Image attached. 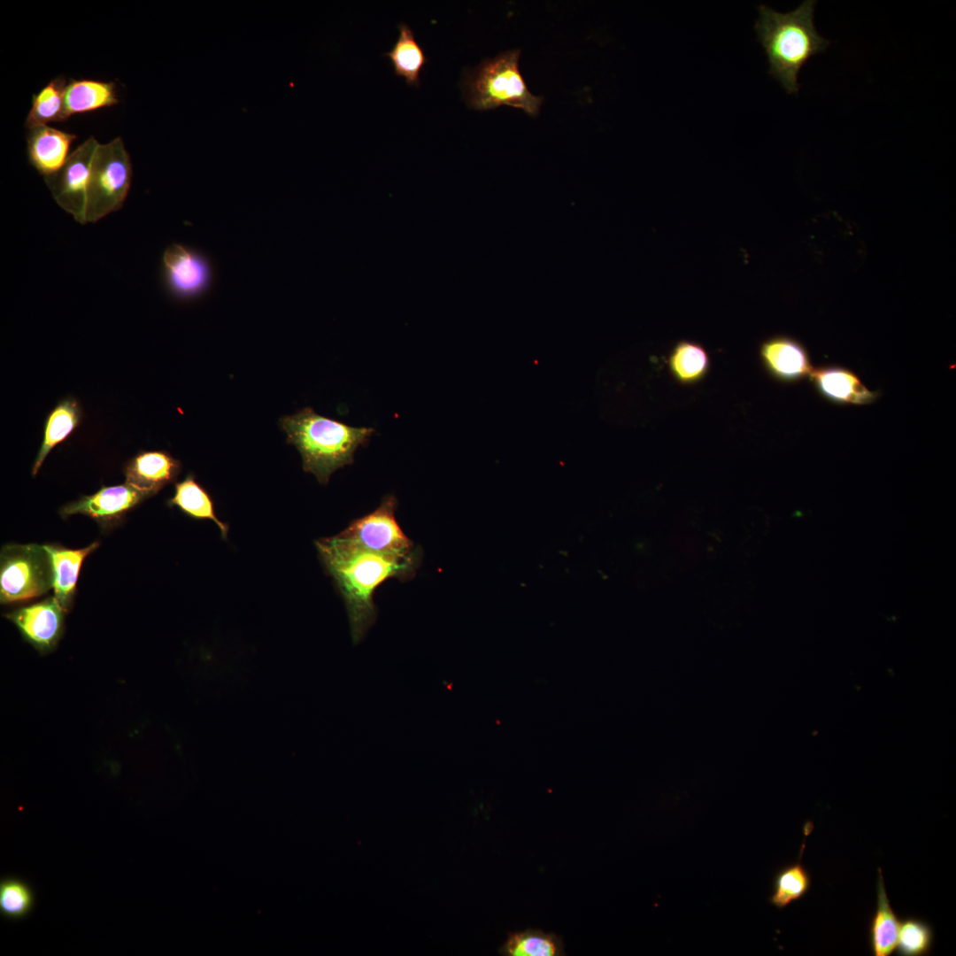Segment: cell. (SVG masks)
Listing matches in <instances>:
<instances>
[{"mask_svg":"<svg viewBox=\"0 0 956 956\" xmlns=\"http://www.w3.org/2000/svg\"><path fill=\"white\" fill-rule=\"evenodd\" d=\"M320 559L344 600L352 640L360 642L376 619L374 594L390 578L411 579L420 562V552L406 558L378 554L339 534L316 542Z\"/></svg>","mask_w":956,"mask_h":956,"instance_id":"6da1fadb","label":"cell"},{"mask_svg":"<svg viewBox=\"0 0 956 956\" xmlns=\"http://www.w3.org/2000/svg\"><path fill=\"white\" fill-rule=\"evenodd\" d=\"M816 1H804L797 9L782 13L759 6L754 28L769 63L768 73L788 94H798V75L813 57L823 52L829 41L821 36L813 24Z\"/></svg>","mask_w":956,"mask_h":956,"instance_id":"7a4b0ae2","label":"cell"},{"mask_svg":"<svg viewBox=\"0 0 956 956\" xmlns=\"http://www.w3.org/2000/svg\"><path fill=\"white\" fill-rule=\"evenodd\" d=\"M280 425L287 442L298 450L304 470L323 484L335 470L352 464L356 450L366 445L375 432L321 416L311 407L282 417Z\"/></svg>","mask_w":956,"mask_h":956,"instance_id":"3957f363","label":"cell"},{"mask_svg":"<svg viewBox=\"0 0 956 956\" xmlns=\"http://www.w3.org/2000/svg\"><path fill=\"white\" fill-rule=\"evenodd\" d=\"M519 50H508L467 72L463 90L470 108L486 111L509 105L531 116L538 114L543 98L528 91L519 69Z\"/></svg>","mask_w":956,"mask_h":956,"instance_id":"277c9868","label":"cell"},{"mask_svg":"<svg viewBox=\"0 0 956 956\" xmlns=\"http://www.w3.org/2000/svg\"><path fill=\"white\" fill-rule=\"evenodd\" d=\"M132 181V164L120 137L99 144L95 153L87 192V223H95L120 210Z\"/></svg>","mask_w":956,"mask_h":956,"instance_id":"5b68a950","label":"cell"},{"mask_svg":"<svg viewBox=\"0 0 956 956\" xmlns=\"http://www.w3.org/2000/svg\"><path fill=\"white\" fill-rule=\"evenodd\" d=\"M53 566L44 545L9 544L0 555V601H27L53 588Z\"/></svg>","mask_w":956,"mask_h":956,"instance_id":"8992f818","label":"cell"},{"mask_svg":"<svg viewBox=\"0 0 956 956\" xmlns=\"http://www.w3.org/2000/svg\"><path fill=\"white\" fill-rule=\"evenodd\" d=\"M397 498L387 495L373 512L353 520L339 535L370 551L399 558L419 552L397 521Z\"/></svg>","mask_w":956,"mask_h":956,"instance_id":"52a82bcc","label":"cell"},{"mask_svg":"<svg viewBox=\"0 0 956 956\" xmlns=\"http://www.w3.org/2000/svg\"><path fill=\"white\" fill-rule=\"evenodd\" d=\"M214 281V267L204 252L173 243L162 255V282L168 295L178 301L201 298Z\"/></svg>","mask_w":956,"mask_h":956,"instance_id":"ba28073f","label":"cell"},{"mask_svg":"<svg viewBox=\"0 0 956 956\" xmlns=\"http://www.w3.org/2000/svg\"><path fill=\"white\" fill-rule=\"evenodd\" d=\"M99 143L89 137L69 154L56 173L44 177L56 203L80 224L87 223V192L90 169Z\"/></svg>","mask_w":956,"mask_h":956,"instance_id":"9c48e42d","label":"cell"},{"mask_svg":"<svg viewBox=\"0 0 956 956\" xmlns=\"http://www.w3.org/2000/svg\"><path fill=\"white\" fill-rule=\"evenodd\" d=\"M64 610L55 597L22 607L6 614L24 639L38 651H50L63 631Z\"/></svg>","mask_w":956,"mask_h":956,"instance_id":"30bf717a","label":"cell"},{"mask_svg":"<svg viewBox=\"0 0 956 956\" xmlns=\"http://www.w3.org/2000/svg\"><path fill=\"white\" fill-rule=\"evenodd\" d=\"M146 498V495L127 483L104 486L95 494L66 505L61 514L66 517L81 513L105 524L116 521Z\"/></svg>","mask_w":956,"mask_h":956,"instance_id":"8fae6325","label":"cell"},{"mask_svg":"<svg viewBox=\"0 0 956 956\" xmlns=\"http://www.w3.org/2000/svg\"><path fill=\"white\" fill-rule=\"evenodd\" d=\"M759 357L767 372L783 382L800 381L809 376L813 369L805 346L787 335L765 340L759 347Z\"/></svg>","mask_w":956,"mask_h":956,"instance_id":"7c38bea8","label":"cell"},{"mask_svg":"<svg viewBox=\"0 0 956 956\" xmlns=\"http://www.w3.org/2000/svg\"><path fill=\"white\" fill-rule=\"evenodd\" d=\"M181 468L180 461L166 451H141L127 464L125 483L150 497L174 482Z\"/></svg>","mask_w":956,"mask_h":956,"instance_id":"4fadbf2b","label":"cell"},{"mask_svg":"<svg viewBox=\"0 0 956 956\" xmlns=\"http://www.w3.org/2000/svg\"><path fill=\"white\" fill-rule=\"evenodd\" d=\"M818 393L829 401L840 405L871 404L879 397L868 389L851 370L839 366L813 369L809 375Z\"/></svg>","mask_w":956,"mask_h":956,"instance_id":"5bb4252c","label":"cell"},{"mask_svg":"<svg viewBox=\"0 0 956 956\" xmlns=\"http://www.w3.org/2000/svg\"><path fill=\"white\" fill-rule=\"evenodd\" d=\"M27 130V158L32 166L44 177L58 171L76 135L47 125Z\"/></svg>","mask_w":956,"mask_h":956,"instance_id":"9a60e30c","label":"cell"},{"mask_svg":"<svg viewBox=\"0 0 956 956\" xmlns=\"http://www.w3.org/2000/svg\"><path fill=\"white\" fill-rule=\"evenodd\" d=\"M98 545L99 543L95 542L85 548L77 550L59 545H44L52 560L54 597L65 612L72 605L79 572L84 559Z\"/></svg>","mask_w":956,"mask_h":956,"instance_id":"2e32d148","label":"cell"},{"mask_svg":"<svg viewBox=\"0 0 956 956\" xmlns=\"http://www.w3.org/2000/svg\"><path fill=\"white\" fill-rule=\"evenodd\" d=\"M119 102L114 82L96 80H70L64 95L66 120L73 114L110 107Z\"/></svg>","mask_w":956,"mask_h":956,"instance_id":"e0dca14e","label":"cell"},{"mask_svg":"<svg viewBox=\"0 0 956 956\" xmlns=\"http://www.w3.org/2000/svg\"><path fill=\"white\" fill-rule=\"evenodd\" d=\"M899 922L884 887L882 870L878 869L876 909L869 925V938L875 956H889L896 948Z\"/></svg>","mask_w":956,"mask_h":956,"instance_id":"ac0fdd59","label":"cell"},{"mask_svg":"<svg viewBox=\"0 0 956 956\" xmlns=\"http://www.w3.org/2000/svg\"><path fill=\"white\" fill-rule=\"evenodd\" d=\"M81 417L79 404L73 397L63 399L49 413L45 421L43 440L32 468L33 475L37 474L50 450L64 441L78 426Z\"/></svg>","mask_w":956,"mask_h":956,"instance_id":"d6986e66","label":"cell"},{"mask_svg":"<svg viewBox=\"0 0 956 956\" xmlns=\"http://www.w3.org/2000/svg\"><path fill=\"white\" fill-rule=\"evenodd\" d=\"M503 956H563L566 955L562 938L555 933L538 929L509 932L498 949Z\"/></svg>","mask_w":956,"mask_h":956,"instance_id":"ffe728a7","label":"cell"},{"mask_svg":"<svg viewBox=\"0 0 956 956\" xmlns=\"http://www.w3.org/2000/svg\"><path fill=\"white\" fill-rule=\"evenodd\" d=\"M667 365L676 382L689 385L700 382L706 375L710 358L702 345L682 340L672 348Z\"/></svg>","mask_w":956,"mask_h":956,"instance_id":"44dd1931","label":"cell"},{"mask_svg":"<svg viewBox=\"0 0 956 956\" xmlns=\"http://www.w3.org/2000/svg\"><path fill=\"white\" fill-rule=\"evenodd\" d=\"M170 505L178 506L189 516L200 520H212L220 528L222 537L227 535V526L215 513L213 501L209 493L192 474L175 483V492L169 499Z\"/></svg>","mask_w":956,"mask_h":956,"instance_id":"7402d4cb","label":"cell"},{"mask_svg":"<svg viewBox=\"0 0 956 956\" xmlns=\"http://www.w3.org/2000/svg\"><path fill=\"white\" fill-rule=\"evenodd\" d=\"M398 29V38L385 56L390 58L397 76L404 77L409 85L418 86L420 72L428 59L412 30L405 24H400Z\"/></svg>","mask_w":956,"mask_h":956,"instance_id":"603a6c76","label":"cell"},{"mask_svg":"<svg viewBox=\"0 0 956 956\" xmlns=\"http://www.w3.org/2000/svg\"><path fill=\"white\" fill-rule=\"evenodd\" d=\"M66 84V78L58 76L33 96L32 106L25 121L27 129L44 126L53 121L66 120L64 107Z\"/></svg>","mask_w":956,"mask_h":956,"instance_id":"cb8c5ba5","label":"cell"},{"mask_svg":"<svg viewBox=\"0 0 956 956\" xmlns=\"http://www.w3.org/2000/svg\"><path fill=\"white\" fill-rule=\"evenodd\" d=\"M812 884L811 876L800 859L781 868L775 875L768 901L778 909L802 898Z\"/></svg>","mask_w":956,"mask_h":956,"instance_id":"d4e9b609","label":"cell"},{"mask_svg":"<svg viewBox=\"0 0 956 956\" xmlns=\"http://www.w3.org/2000/svg\"><path fill=\"white\" fill-rule=\"evenodd\" d=\"M934 932L925 921L907 917L900 921L896 948L900 956H922L932 948Z\"/></svg>","mask_w":956,"mask_h":956,"instance_id":"484cf974","label":"cell"},{"mask_svg":"<svg viewBox=\"0 0 956 956\" xmlns=\"http://www.w3.org/2000/svg\"><path fill=\"white\" fill-rule=\"evenodd\" d=\"M33 906V894L22 882L8 879L0 884V912L8 918L26 915Z\"/></svg>","mask_w":956,"mask_h":956,"instance_id":"4316f807","label":"cell"}]
</instances>
